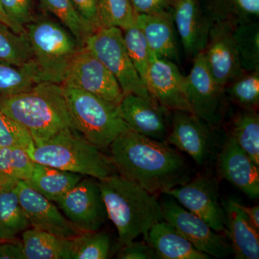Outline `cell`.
I'll return each instance as SVG.
<instances>
[{"instance_id":"obj_1","label":"cell","mask_w":259,"mask_h":259,"mask_svg":"<svg viewBox=\"0 0 259 259\" xmlns=\"http://www.w3.org/2000/svg\"><path fill=\"white\" fill-rule=\"evenodd\" d=\"M110 147V158L119 175L151 193H164L190 180L185 158L163 141L128 130Z\"/></svg>"},{"instance_id":"obj_2","label":"cell","mask_w":259,"mask_h":259,"mask_svg":"<svg viewBox=\"0 0 259 259\" xmlns=\"http://www.w3.org/2000/svg\"><path fill=\"white\" fill-rule=\"evenodd\" d=\"M0 110L23 126L35 145L66 129H75L64 88L42 81L23 93L0 97Z\"/></svg>"},{"instance_id":"obj_3","label":"cell","mask_w":259,"mask_h":259,"mask_svg":"<svg viewBox=\"0 0 259 259\" xmlns=\"http://www.w3.org/2000/svg\"><path fill=\"white\" fill-rule=\"evenodd\" d=\"M107 215L115 225L122 245L146 236L153 225L163 221L156 194L120 175L98 180Z\"/></svg>"},{"instance_id":"obj_4","label":"cell","mask_w":259,"mask_h":259,"mask_svg":"<svg viewBox=\"0 0 259 259\" xmlns=\"http://www.w3.org/2000/svg\"><path fill=\"white\" fill-rule=\"evenodd\" d=\"M29 156L34 162L102 180L115 174L111 158L77 130L66 129L39 145Z\"/></svg>"},{"instance_id":"obj_5","label":"cell","mask_w":259,"mask_h":259,"mask_svg":"<svg viewBox=\"0 0 259 259\" xmlns=\"http://www.w3.org/2000/svg\"><path fill=\"white\" fill-rule=\"evenodd\" d=\"M25 29L41 81L62 84L83 47L64 25L46 15H37Z\"/></svg>"},{"instance_id":"obj_6","label":"cell","mask_w":259,"mask_h":259,"mask_svg":"<svg viewBox=\"0 0 259 259\" xmlns=\"http://www.w3.org/2000/svg\"><path fill=\"white\" fill-rule=\"evenodd\" d=\"M63 88L75 127L97 147H110L116 138L130 130L118 105L79 89Z\"/></svg>"},{"instance_id":"obj_7","label":"cell","mask_w":259,"mask_h":259,"mask_svg":"<svg viewBox=\"0 0 259 259\" xmlns=\"http://www.w3.org/2000/svg\"><path fill=\"white\" fill-rule=\"evenodd\" d=\"M85 47L115 76L124 95L134 94L158 103L140 77L130 58L121 29L115 27L97 29L89 37Z\"/></svg>"},{"instance_id":"obj_8","label":"cell","mask_w":259,"mask_h":259,"mask_svg":"<svg viewBox=\"0 0 259 259\" xmlns=\"http://www.w3.org/2000/svg\"><path fill=\"white\" fill-rule=\"evenodd\" d=\"M55 203L82 233L100 231L108 218L98 182L93 177H83Z\"/></svg>"},{"instance_id":"obj_9","label":"cell","mask_w":259,"mask_h":259,"mask_svg":"<svg viewBox=\"0 0 259 259\" xmlns=\"http://www.w3.org/2000/svg\"><path fill=\"white\" fill-rule=\"evenodd\" d=\"M193 66L186 76V94L191 112L211 127L223 120L224 90L207 67L203 52L193 58Z\"/></svg>"},{"instance_id":"obj_10","label":"cell","mask_w":259,"mask_h":259,"mask_svg":"<svg viewBox=\"0 0 259 259\" xmlns=\"http://www.w3.org/2000/svg\"><path fill=\"white\" fill-rule=\"evenodd\" d=\"M163 221L169 223L196 249L214 258H227L233 254L231 245L220 233L213 231L198 216L182 207L175 199L161 203Z\"/></svg>"},{"instance_id":"obj_11","label":"cell","mask_w":259,"mask_h":259,"mask_svg":"<svg viewBox=\"0 0 259 259\" xmlns=\"http://www.w3.org/2000/svg\"><path fill=\"white\" fill-rule=\"evenodd\" d=\"M186 209L198 216L213 231H226V214L220 197L217 181L210 177L200 176L183 185L166 191Z\"/></svg>"},{"instance_id":"obj_12","label":"cell","mask_w":259,"mask_h":259,"mask_svg":"<svg viewBox=\"0 0 259 259\" xmlns=\"http://www.w3.org/2000/svg\"><path fill=\"white\" fill-rule=\"evenodd\" d=\"M61 85L79 89L116 105H119L124 96L115 76L85 47L78 52Z\"/></svg>"},{"instance_id":"obj_13","label":"cell","mask_w":259,"mask_h":259,"mask_svg":"<svg viewBox=\"0 0 259 259\" xmlns=\"http://www.w3.org/2000/svg\"><path fill=\"white\" fill-rule=\"evenodd\" d=\"M234 26L226 22L211 23L207 42L202 51L209 71L223 90L227 84L245 73L233 40Z\"/></svg>"},{"instance_id":"obj_14","label":"cell","mask_w":259,"mask_h":259,"mask_svg":"<svg viewBox=\"0 0 259 259\" xmlns=\"http://www.w3.org/2000/svg\"><path fill=\"white\" fill-rule=\"evenodd\" d=\"M148 88L153 98L166 110L191 112L186 94V76L169 59L151 51Z\"/></svg>"},{"instance_id":"obj_15","label":"cell","mask_w":259,"mask_h":259,"mask_svg":"<svg viewBox=\"0 0 259 259\" xmlns=\"http://www.w3.org/2000/svg\"><path fill=\"white\" fill-rule=\"evenodd\" d=\"M15 189L32 228L69 239L82 233L70 222L54 202L33 190L26 182L20 181Z\"/></svg>"},{"instance_id":"obj_16","label":"cell","mask_w":259,"mask_h":259,"mask_svg":"<svg viewBox=\"0 0 259 259\" xmlns=\"http://www.w3.org/2000/svg\"><path fill=\"white\" fill-rule=\"evenodd\" d=\"M210 128V125L192 112L175 111L167 141L187 153L197 166H204L210 158L214 146Z\"/></svg>"},{"instance_id":"obj_17","label":"cell","mask_w":259,"mask_h":259,"mask_svg":"<svg viewBox=\"0 0 259 259\" xmlns=\"http://www.w3.org/2000/svg\"><path fill=\"white\" fill-rule=\"evenodd\" d=\"M218 171L223 179L236 186L251 199L259 196V166L229 136L218 155Z\"/></svg>"},{"instance_id":"obj_18","label":"cell","mask_w":259,"mask_h":259,"mask_svg":"<svg viewBox=\"0 0 259 259\" xmlns=\"http://www.w3.org/2000/svg\"><path fill=\"white\" fill-rule=\"evenodd\" d=\"M120 115L130 130L165 142L167 125L165 110L156 102L134 94L124 95L118 105Z\"/></svg>"},{"instance_id":"obj_19","label":"cell","mask_w":259,"mask_h":259,"mask_svg":"<svg viewBox=\"0 0 259 259\" xmlns=\"http://www.w3.org/2000/svg\"><path fill=\"white\" fill-rule=\"evenodd\" d=\"M171 5L174 24L184 50L194 58L205 47L211 23L202 14L197 0H172Z\"/></svg>"},{"instance_id":"obj_20","label":"cell","mask_w":259,"mask_h":259,"mask_svg":"<svg viewBox=\"0 0 259 259\" xmlns=\"http://www.w3.org/2000/svg\"><path fill=\"white\" fill-rule=\"evenodd\" d=\"M226 214V231L237 259L259 258L258 230L250 221L239 202L222 199Z\"/></svg>"},{"instance_id":"obj_21","label":"cell","mask_w":259,"mask_h":259,"mask_svg":"<svg viewBox=\"0 0 259 259\" xmlns=\"http://www.w3.org/2000/svg\"><path fill=\"white\" fill-rule=\"evenodd\" d=\"M135 23L144 35L150 50L174 62L180 61L171 12L136 15Z\"/></svg>"},{"instance_id":"obj_22","label":"cell","mask_w":259,"mask_h":259,"mask_svg":"<svg viewBox=\"0 0 259 259\" xmlns=\"http://www.w3.org/2000/svg\"><path fill=\"white\" fill-rule=\"evenodd\" d=\"M145 241L152 247L158 258L209 259V255L196 249L178 231L165 221L151 227Z\"/></svg>"},{"instance_id":"obj_23","label":"cell","mask_w":259,"mask_h":259,"mask_svg":"<svg viewBox=\"0 0 259 259\" xmlns=\"http://www.w3.org/2000/svg\"><path fill=\"white\" fill-rule=\"evenodd\" d=\"M71 239L36 228H28L22 233L25 259L71 258Z\"/></svg>"},{"instance_id":"obj_24","label":"cell","mask_w":259,"mask_h":259,"mask_svg":"<svg viewBox=\"0 0 259 259\" xmlns=\"http://www.w3.org/2000/svg\"><path fill=\"white\" fill-rule=\"evenodd\" d=\"M83 177L35 162L32 176L26 182L46 198L56 202Z\"/></svg>"},{"instance_id":"obj_25","label":"cell","mask_w":259,"mask_h":259,"mask_svg":"<svg viewBox=\"0 0 259 259\" xmlns=\"http://www.w3.org/2000/svg\"><path fill=\"white\" fill-rule=\"evenodd\" d=\"M15 187L0 189V242L17 239L30 227Z\"/></svg>"},{"instance_id":"obj_26","label":"cell","mask_w":259,"mask_h":259,"mask_svg":"<svg viewBox=\"0 0 259 259\" xmlns=\"http://www.w3.org/2000/svg\"><path fill=\"white\" fill-rule=\"evenodd\" d=\"M44 9L54 15L73 35L80 47H84L97 29L79 14L71 0H40Z\"/></svg>"},{"instance_id":"obj_27","label":"cell","mask_w":259,"mask_h":259,"mask_svg":"<svg viewBox=\"0 0 259 259\" xmlns=\"http://www.w3.org/2000/svg\"><path fill=\"white\" fill-rule=\"evenodd\" d=\"M42 82L34 61L25 66H15L0 61V97L23 93Z\"/></svg>"},{"instance_id":"obj_28","label":"cell","mask_w":259,"mask_h":259,"mask_svg":"<svg viewBox=\"0 0 259 259\" xmlns=\"http://www.w3.org/2000/svg\"><path fill=\"white\" fill-rule=\"evenodd\" d=\"M233 37L242 69L259 71V25L256 20L235 25Z\"/></svg>"},{"instance_id":"obj_29","label":"cell","mask_w":259,"mask_h":259,"mask_svg":"<svg viewBox=\"0 0 259 259\" xmlns=\"http://www.w3.org/2000/svg\"><path fill=\"white\" fill-rule=\"evenodd\" d=\"M0 61L22 66L33 61L26 33H17L0 21Z\"/></svg>"},{"instance_id":"obj_30","label":"cell","mask_w":259,"mask_h":259,"mask_svg":"<svg viewBox=\"0 0 259 259\" xmlns=\"http://www.w3.org/2000/svg\"><path fill=\"white\" fill-rule=\"evenodd\" d=\"M232 137L259 166V115L255 110H245L233 122Z\"/></svg>"},{"instance_id":"obj_31","label":"cell","mask_w":259,"mask_h":259,"mask_svg":"<svg viewBox=\"0 0 259 259\" xmlns=\"http://www.w3.org/2000/svg\"><path fill=\"white\" fill-rule=\"evenodd\" d=\"M259 17V0H225L211 10L210 23L226 22L233 25L255 21Z\"/></svg>"},{"instance_id":"obj_32","label":"cell","mask_w":259,"mask_h":259,"mask_svg":"<svg viewBox=\"0 0 259 259\" xmlns=\"http://www.w3.org/2000/svg\"><path fill=\"white\" fill-rule=\"evenodd\" d=\"M224 93L245 110H255L259 105V71L245 72L224 88Z\"/></svg>"},{"instance_id":"obj_33","label":"cell","mask_w":259,"mask_h":259,"mask_svg":"<svg viewBox=\"0 0 259 259\" xmlns=\"http://www.w3.org/2000/svg\"><path fill=\"white\" fill-rule=\"evenodd\" d=\"M71 240V259L109 258L111 242L110 236L105 232H83Z\"/></svg>"},{"instance_id":"obj_34","label":"cell","mask_w":259,"mask_h":259,"mask_svg":"<svg viewBox=\"0 0 259 259\" xmlns=\"http://www.w3.org/2000/svg\"><path fill=\"white\" fill-rule=\"evenodd\" d=\"M136 14L130 0H99L98 24L100 28L115 27L122 30L134 25Z\"/></svg>"},{"instance_id":"obj_35","label":"cell","mask_w":259,"mask_h":259,"mask_svg":"<svg viewBox=\"0 0 259 259\" xmlns=\"http://www.w3.org/2000/svg\"><path fill=\"white\" fill-rule=\"evenodd\" d=\"M122 33L130 58L140 77L148 88V75L149 71L151 50L148 47L146 38L142 32L136 25V23L129 28L122 30Z\"/></svg>"},{"instance_id":"obj_36","label":"cell","mask_w":259,"mask_h":259,"mask_svg":"<svg viewBox=\"0 0 259 259\" xmlns=\"http://www.w3.org/2000/svg\"><path fill=\"white\" fill-rule=\"evenodd\" d=\"M19 146L30 153L35 146L31 135L23 126L0 110V146Z\"/></svg>"},{"instance_id":"obj_37","label":"cell","mask_w":259,"mask_h":259,"mask_svg":"<svg viewBox=\"0 0 259 259\" xmlns=\"http://www.w3.org/2000/svg\"><path fill=\"white\" fill-rule=\"evenodd\" d=\"M5 14L13 25L23 33L25 26L37 16L35 0H1Z\"/></svg>"},{"instance_id":"obj_38","label":"cell","mask_w":259,"mask_h":259,"mask_svg":"<svg viewBox=\"0 0 259 259\" xmlns=\"http://www.w3.org/2000/svg\"><path fill=\"white\" fill-rule=\"evenodd\" d=\"M10 162L15 177L19 181L28 182L32 176L35 162L21 146L10 147Z\"/></svg>"},{"instance_id":"obj_39","label":"cell","mask_w":259,"mask_h":259,"mask_svg":"<svg viewBox=\"0 0 259 259\" xmlns=\"http://www.w3.org/2000/svg\"><path fill=\"white\" fill-rule=\"evenodd\" d=\"M120 259H156L158 258L151 245L144 242H135L122 245L117 256Z\"/></svg>"},{"instance_id":"obj_40","label":"cell","mask_w":259,"mask_h":259,"mask_svg":"<svg viewBox=\"0 0 259 259\" xmlns=\"http://www.w3.org/2000/svg\"><path fill=\"white\" fill-rule=\"evenodd\" d=\"M20 182L15 177L10 162V148H0V189L15 187Z\"/></svg>"},{"instance_id":"obj_41","label":"cell","mask_w":259,"mask_h":259,"mask_svg":"<svg viewBox=\"0 0 259 259\" xmlns=\"http://www.w3.org/2000/svg\"><path fill=\"white\" fill-rule=\"evenodd\" d=\"M136 15H151L167 11L172 0H130Z\"/></svg>"},{"instance_id":"obj_42","label":"cell","mask_w":259,"mask_h":259,"mask_svg":"<svg viewBox=\"0 0 259 259\" xmlns=\"http://www.w3.org/2000/svg\"><path fill=\"white\" fill-rule=\"evenodd\" d=\"M99 0H71L75 8L83 19L91 23L95 28L99 29Z\"/></svg>"},{"instance_id":"obj_43","label":"cell","mask_w":259,"mask_h":259,"mask_svg":"<svg viewBox=\"0 0 259 259\" xmlns=\"http://www.w3.org/2000/svg\"><path fill=\"white\" fill-rule=\"evenodd\" d=\"M0 259H25L22 241L18 239L0 243Z\"/></svg>"},{"instance_id":"obj_44","label":"cell","mask_w":259,"mask_h":259,"mask_svg":"<svg viewBox=\"0 0 259 259\" xmlns=\"http://www.w3.org/2000/svg\"><path fill=\"white\" fill-rule=\"evenodd\" d=\"M240 207L245 212V214L250 218V221L253 223L255 228L259 229V206L255 205L253 207H246L243 204L239 203Z\"/></svg>"},{"instance_id":"obj_45","label":"cell","mask_w":259,"mask_h":259,"mask_svg":"<svg viewBox=\"0 0 259 259\" xmlns=\"http://www.w3.org/2000/svg\"><path fill=\"white\" fill-rule=\"evenodd\" d=\"M0 21H1L2 23L6 24L7 25H8L10 28L13 29V30H14L15 32H17V33H23V32H20V30H19L14 25H13V23L10 21V19L8 18V17L7 16L6 14H5L3 6H2L1 0H0Z\"/></svg>"},{"instance_id":"obj_46","label":"cell","mask_w":259,"mask_h":259,"mask_svg":"<svg viewBox=\"0 0 259 259\" xmlns=\"http://www.w3.org/2000/svg\"><path fill=\"white\" fill-rule=\"evenodd\" d=\"M2 148L1 146H0V148Z\"/></svg>"}]
</instances>
